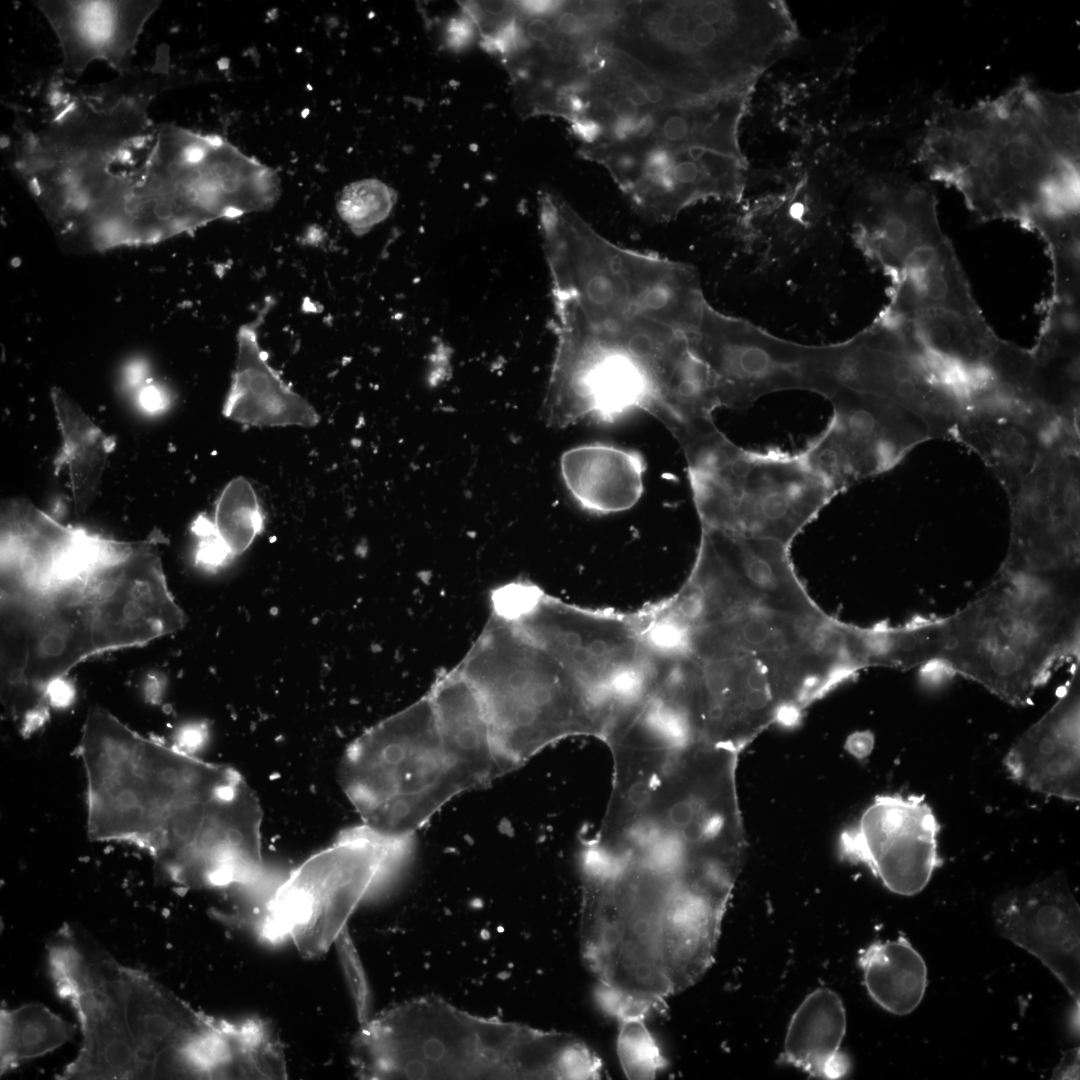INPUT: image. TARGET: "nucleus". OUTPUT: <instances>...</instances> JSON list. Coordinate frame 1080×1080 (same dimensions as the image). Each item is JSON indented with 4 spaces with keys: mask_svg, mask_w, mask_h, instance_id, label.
Returning a JSON list of instances; mask_svg holds the SVG:
<instances>
[{
    "mask_svg": "<svg viewBox=\"0 0 1080 1080\" xmlns=\"http://www.w3.org/2000/svg\"><path fill=\"white\" fill-rule=\"evenodd\" d=\"M928 180L898 178L872 187L856 221L858 240L883 269L897 277L921 250L943 234Z\"/></svg>",
    "mask_w": 1080,
    "mask_h": 1080,
    "instance_id": "25",
    "label": "nucleus"
},
{
    "mask_svg": "<svg viewBox=\"0 0 1080 1080\" xmlns=\"http://www.w3.org/2000/svg\"><path fill=\"white\" fill-rule=\"evenodd\" d=\"M795 37L775 0L614 1L607 33L664 84L697 98L747 95Z\"/></svg>",
    "mask_w": 1080,
    "mask_h": 1080,
    "instance_id": "6",
    "label": "nucleus"
},
{
    "mask_svg": "<svg viewBox=\"0 0 1080 1080\" xmlns=\"http://www.w3.org/2000/svg\"><path fill=\"white\" fill-rule=\"evenodd\" d=\"M475 25L471 18L462 12L461 15L451 19L447 24V44L453 49H462L468 45L474 34Z\"/></svg>",
    "mask_w": 1080,
    "mask_h": 1080,
    "instance_id": "40",
    "label": "nucleus"
},
{
    "mask_svg": "<svg viewBox=\"0 0 1080 1080\" xmlns=\"http://www.w3.org/2000/svg\"><path fill=\"white\" fill-rule=\"evenodd\" d=\"M493 614L520 627L585 689L603 725V738L652 686L655 650L642 610L580 607L517 581L493 593Z\"/></svg>",
    "mask_w": 1080,
    "mask_h": 1080,
    "instance_id": "10",
    "label": "nucleus"
},
{
    "mask_svg": "<svg viewBox=\"0 0 1080 1080\" xmlns=\"http://www.w3.org/2000/svg\"><path fill=\"white\" fill-rule=\"evenodd\" d=\"M75 1027L40 1003L0 1011L1 1075L64 1045Z\"/></svg>",
    "mask_w": 1080,
    "mask_h": 1080,
    "instance_id": "36",
    "label": "nucleus"
},
{
    "mask_svg": "<svg viewBox=\"0 0 1080 1080\" xmlns=\"http://www.w3.org/2000/svg\"><path fill=\"white\" fill-rule=\"evenodd\" d=\"M100 958L146 1078L243 1077L253 1045L248 1021L214 1020L144 971Z\"/></svg>",
    "mask_w": 1080,
    "mask_h": 1080,
    "instance_id": "14",
    "label": "nucleus"
},
{
    "mask_svg": "<svg viewBox=\"0 0 1080 1080\" xmlns=\"http://www.w3.org/2000/svg\"><path fill=\"white\" fill-rule=\"evenodd\" d=\"M557 346L543 417L563 428L586 417L613 422L634 410L654 415L657 398L640 363L569 298L553 294Z\"/></svg>",
    "mask_w": 1080,
    "mask_h": 1080,
    "instance_id": "16",
    "label": "nucleus"
},
{
    "mask_svg": "<svg viewBox=\"0 0 1080 1080\" xmlns=\"http://www.w3.org/2000/svg\"><path fill=\"white\" fill-rule=\"evenodd\" d=\"M745 855L740 814L701 773L658 757L618 765L579 853L580 951L595 992L647 1014L698 982Z\"/></svg>",
    "mask_w": 1080,
    "mask_h": 1080,
    "instance_id": "1",
    "label": "nucleus"
},
{
    "mask_svg": "<svg viewBox=\"0 0 1080 1080\" xmlns=\"http://www.w3.org/2000/svg\"><path fill=\"white\" fill-rule=\"evenodd\" d=\"M1003 764L1013 781L1033 792L1079 801V665L1055 704L1015 740Z\"/></svg>",
    "mask_w": 1080,
    "mask_h": 1080,
    "instance_id": "26",
    "label": "nucleus"
},
{
    "mask_svg": "<svg viewBox=\"0 0 1080 1080\" xmlns=\"http://www.w3.org/2000/svg\"><path fill=\"white\" fill-rule=\"evenodd\" d=\"M48 966L59 996L75 1010L82 1033L77 1056L56 1078H146L100 952L85 949L66 929L48 946Z\"/></svg>",
    "mask_w": 1080,
    "mask_h": 1080,
    "instance_id": "20",
    "label": "nucleus"
},
{
    "mask_svg": "<svg viewBox=\"0 0 1080 1080\" xmlns=\"http://www.w3.org/2000/svg\"><path fill=\"white\" fill-rule=\"evenodd\" d=\"M643 457L606 444H586L565 451L560 459L563 481L585 510L611 514L629 510L643 492Z\"/></svg>",
    "mask_w": 1080,
    "mask_h": 1080,
    "instance_id": "31",
    "label": "nucleus"
},
{
    "mask_svg": "<svg viewBox=\"0 0 1080 1080\" xmlns=\"http://www.w3.org/2000/svg\"><path fill=\"white\" fill-rule=\"evenodd\" d=\"M264 527L258 497L243 477L232 479L218 497L212 518L199 515L192 524L198 541L195 561L216 570L243 554Z\"/></svg>",
    "mask_w": 1080,
    "mask_h": 1080,
    "instance_id": "33",
    "label": "nucleus"
},
{
    "mask_svg": "<svg viewBox=\"0 0 1080 1080\" xmlns=\"http://www.w3.org/2000/svg\"><path fill=\"white\" fill-rule=\"evenodd\" d=\"M869 996L884 1010L907 1015L921 1003L927 986V967L904 936L874 941L858 956Z\"/></svg>",
    "mask_w": 1080,
    "mask_h": 1080,
    "instance_id": "35",
    "label": "nucleus"
},
{
    "mask_svg": "<svg viewBox=\"0 0 1080 1080\" xmlns=\"http://www.w3.org/2000/svg\"><path fill=\"white\" fill-rule=\"evenodd\" d=\"M78 752L91 840L144 850L181 886L260 877L262 810L238 771L143 736L99 707L87 714Z\"/></svg>",
    "mask_w": 1080,
    "mask_h": 1080,
    "instance_id": "2",
    "label": "nucleus"
},
{
    "mask_svg": "<svg viewBox=\"0 0 1080 1080\" xmlns=\"http://www.w3.org/2000/svg\"><path fill=\"white\" fill-rule=\"evenodd\" d=\"M939 831L924 796L879 795L842 831L838 852L843 861L869 869L889 891L911 896L943 863Z\"/></svg>",
    "mask_w": 1080,
    "mask_h": 1080,
    "instance_id": "21",
    "label": "nucleus"
},
{
    "mask_svg": "<svg viewBox=\"0 0 1080 1080\" xmlns=\"http://www.w3.org/2000/svg\"><path fill=\"white\" fill-rule=\"evenodd\" d=\"M828 400L829 423L801 452L836 495L889 471L932 439L920 417L886 399L839 388Z\"/></svg>",
    "mask_w": 1080,
    "mask_h": 1080,
    "instance_id": "19",
    "label": "nucleus"
},
{
    "mask_svg": "<svg viewBox=\"0 0 1080 1080\" xmlns=\"http://www.w3.org/2000/svg\"><path fill=\"white\" fill-rule=\"evenodd\" d=\"M539 220L553 294L591 323L646 319L685 335L699 327L708 302L693 267L613 243L552 190L539 195Z\"/></svg>",
    "mask_w": 1080,
    "mask_h": 1080,
    "instance_id": "8",
    "label": "nucleus"
},
{
    "mask_svg": "<svg viewBox=\"0 0 1080 1080\" xmlns=\"http://www.w3.org/2000/svg\"><path fill=\"white\" fill-rule=\"evenodd\" d=\"M1078 1050L1070 1051L1067 1057L1062 1060L1057 1067L1055 1076L1058 1078H1076L1078 1076ZM1078 1078V1077H1077Z\"/></svg>",
    "mask_w": 1080,
    "mask_h": 1080,
    "instance_id": "42",
    "label": "nucleus"
},
{
    "mask_svg": "<svg viewBox=\"0 0 1080 1080\" xmlns=\"http://www.w3.org/2000/svg\"><path fill=\"white\" fill-rule=\"evenodd\" d=\"M55 32L63 68L78 75L95 60L122 71L158 1H37Z\"/></svg>",
    "mask_w": 1080,
    "mask_h": 1080,
    "instance_id": "27",
    "label": "nucleus"
},
{
    "mask_svg": "<svg viewBox=\"0 0 1080 1080\" xmlns=\"http://www.w3.org/2000/svg\"><path fill=\"white\" fill-rule=\"evenodd\" d=\"M426 695L444 750L466 791L505 775L484 706L458 668L440 675Z\"/></svg>",
    "mask_w": 1080,
    "mask_h": 1080,
    "instance_id": "29",
    "label": "nucleus"
},
{
    "mask_svg": "<svg viewBox=\"0 0 1080 1080\" xmlns=\"http://www.w3.org/2000/svg\"><path fill=\"white\" fill-rule=\"evenodd\" d=\"M457 668L484 706L506 774L563 739L603 737L582 685L509 620L492 614Z\"/></svg>",
    "mask_w": 1080,
    "mask_h": 1080,
    "instance_id": "9",
    "label": "nucleus"
},
{
    "mask_svg": "<svg viewBox=\"0 0 1080 1080\" xmlns=\"http://www.w3.org/2000/svg\"><path fill=\"white\" fill-rule=\"evenodd\" d=\"M397 201V193L378 179H363L347 185L337 200L340 218L357 235H363L385 220Z\"/></svg>",
    "mask_w": 1080,
    "mask_h": 1080,
    "instance_id": "37",
    "label": "nucleus"
},
{
    "mask_svg": "<svg viewBox=\"0 0 1080 1080\" xmlns=\"http://www.w3.org/2000/svg\"><path fill=\"white\" fill-rule=\"evenodd\" d=\"M687 340L709 370L721 408L745 410L780 391L816 392V345L776 337L709 303Z\"/></svg>",
    "mask_w": 1080,
    "mask_h": 1080,
    "instance_id": "17",
    "label": "nucleus"
},
{
    "mask_svg": "<svg viewBox=\"0 0 1080 1080\" xmlns=\"http://www.w3.org/2000/svg\"><path fill=\"white\" fill-rule=\"evenodd\" d=\"M620 1023L617 1055L629 1079H653L666 1066V1060L648 1030L645 1019Z\"/></svg>",
    "mask_w": 1080,
    "mask_h": 1080,
    "instance_id": "38",
    "label": "nucleus"
},
{
    "mask_svg": "<svg viewBox=\"0 0 1080 1080\" xmlns=\"http://www.w3.org/2000/svg\"><path fill=\"white\" fill-rule=\"evenodd\" d=\"M353 1060L365 1079H598L578 1037L468 1014L436 997L362 1023Z\"/></svg>",
    "mask_w": 1080,
    "mask_h": 1080,
    "instance_id": "5",
    "label": "nucleus"
},
{
    "mask_svg": "<svg viewBox=\"0 0 1080 1080\" xmlns=\"http://www.w3.org/2000/svg\"><path fill=\"white\" fill-rule=\"evenodd\" d=\"M413 848L414 836H390L364 824L345 830L279 886L268 904L264 935L289 937L305 958L322 956L371 887Z\"/></svg>",
    "mask_w": 1080,
    "mask_h": 1080,
    "instance_id": "13",
    "label": "nucleus"
},
{
    "mask_svg": "<svg viewBox=\"0 0 1080 1080\" xmlns=\"http://www.w3.org/2000/svg\"><path fill=\"white\" fill-rule=\"evenodd\" d=\"M679 444L701 527L790 546L836 496L802 452L745 449L717 427Z\"/></svg>",
    "mask_w": 1080,
    "mask_h": 1080,
    "instance_id": "11",
    "label": "nucleus"
},
{
    "mask_svg": "<svg viewBox=\"0 0 1080 1080\" xmlns=\"http://www.w3.org/2000/svg\"><path fill=\"white\" fill-rule=\"evenodd\" d=\"M1065 420L1029 412L993 396L967 404L953 439L976 453L1011 493L1033 467Z\"/></svg>",
    "mask_w": 1080,
    "mask_h": 1080,
    "instance_id": "28",
    "label": "nucleus"
},
{
    "mask_svg": "<svg viewBox=\"0 0 1080 1080\" xmlns=\"http://www.w3.org/2000/svg\"><path fill=\"white\" fill-rule=\"evenodd\" d=\"M602 167L633 207L656 221H669L699 201L736 199L744 185L742 155L703 148L653 149Z\"/></svg>",
    "mask_w": 1080,
    "mask_h": 1080,
    "instance_id": "22",
    "label": "nucleus"
},
{
    "mask_svg": "<svg viewBox=\"0 0 1080 1080\" xmlns=\"http://www.w3.org/2000/svg\"><path fill=\"white\" fill-rule=\"evenodd\" d=\"M821 367L827 399L839 388L886 399L920 417L932 439H953L964 386L899 320L883 312L849 340L823 345Z\"/></svg>",
    "mask_w": 1080,
    "mask_h": 1080,
    "instance_id": "15",
    "label": "nucleus"
},
{
    "mask_svg": "<svg viewBox=\"0 0 1080 1080\" xmlns=\"http://www.w3.org/2000/svg\"><path fill=\"white\" fill-rule=\"evenodd\" d=\"M140 403L147 411L156 412L166 407L167 398L164 392L158 388L147 387L140 395Z\"/></svg>",
    "mask_w": 1080,
    "mask_h": 1080,
    "instance_id": "41",
    "label": "nucleus"
},
{
    "mask_svg": "<svg viewBox=\"0 0 1080 1080\" xmlns=\"http://www.w3.org/2000/svg\"><path fill=\"white\" fill-rule=\"evenodd\" d=\"M264 317L262 310L238 330L236 366L223 415L247 426L313 427L318 413L281 379L260 346L258 328Z\"/></svg>",
    "mask_w": 1080,
    "mask_h": 1080,
    "instance_id": "30",
    "label": "nucleus"
},
{
    "mask_svg": "<svg viewBox=\"0 0 1080 1080\" xmlns=\"http://www.w3.org/2000/svg\"><path fill=\"white\" fill-rule=\"evenodd\" d=\"M1079 442L1045 445L1007 494L1011 532L1001 566L1030 572L1079 571Z\"/></svg>",
    "mask_w": 1080,
    "mask_h": 1080,
    "instance_id": "18",
    "label": "nucleus"
},
{
    "mask_svg": "<svg viewBox=\"0 0 1080 1080\" xmlns=\"http://www.w3.org/2000/svg\"><path fill=\"white\" fill-rule=\"evenodd\" d=\"M817 358H818V345H817ZM817 368H818V366H817ZM818 374H819V372H818ZM819 389H820V378H819ZM818 393H819V390H818Z\"/></svg>",
    "mask_w": 1080,
    "mask_h": 1080,
    "instance_id": "43",
    "label": "nucleus"
},
{
    "mask_svg": "<svg viewBox=\"0 0 1080 1080\" xmlns=\"http://www.w3.org/2000/svg\"><path fill=\"white\" fill-rule=\"evenodd\" d=\"M339 780L362 824L390 836H414L466 791L427 695L357 737L341 757Z\"/></svg>",
    "mask_w": 1080,
    "mask_h": 1080,
    "instance_id": "12",
    "label": "nucleus"
},
{
    "mask_svg": "<svg viewBox=\"0 0 1080 1080\" xmlns=\"http://www.w3.org/2000/svg\"><path fill=\"white\" fill-rule=\"evenodd\" d=\"M690 660L691 707L699 742L740 753L769 726L785 723L775 679L761 659Z\"/></svg>",
    "mask_w": 1080,
    "mask_h": 1080,
    "instance_id": "23",
    "label": "nucleus"
},
{
    "mask_svg": "<svg viewBox=\"0 0 1080 1080\" xmlns=\"http://www.w3.org/2000/svg\"><path fill=\"white\" fill-rule=\"evenodd\" d=\"M52 402L63 438L56 469L67 467L75 510L82 513L96 495L115 443L62 389H52Z\"/></svg>",
    "mask_w": 1080,
    "mask_h": 1080,
    "instance_id": "34",
    "label": "nucleus"
},
{
    "mask_svg": "<svg viewBox=\"0 0 1080 1080\" xmlns=\"http://www.w3.org/2000/svg\"><path fill=\"white\" fill-rule=\"evenodd\" d=\"M335 945L362 1024L368 1020L369 991L362 964L347 927L339 934Z\"/></svg>",
    "mask_w": 1080,
    "mask_h": 1080,
    "instance_id": "39",
    "label": "nucleus"
},
{
    "mask_svg": "<svg viewBox=\"0 0 1080 1080\" xmlns=\"http://www.w3.org/2000/svg\"><path fill=\"white\" fill-rule=\"evenodd\" d=\"M1079 571L1000 567L962 609L949 615L938 659L950 673L1016 707L1066 663L1079 665Z\"/></svg>",
    "mask_w": 1080,
    "mask_h": 1080,
    "instance_id": "7",
    "label": "nucleus"
},
{
    "mask_svg": "<svg viewBox=\"0 0 1080 1080\" xmlns=\"http://www.w3.org/2000/svg\"><path fill=\"white\" fill-rule=\"evenodd\" d=\"M992 916L998 932L1039 959L1079 1003L1080 908L1065 875L1000 895Z\"/></svg>",
    "mask_w": 1080,
    "mask_h": 1080,
    "instance_id": "24",
    "label": "nucleus"
},
{
    "mask_svg": "<svg viewBox=\"0 0 1080 1080\" xmlns=\"http://www.w3.org/2000/svg\"><path fill=\"white\" fill-rule=\"evenodd\" d=\"M846 1010L840 996L820 987L809 993L793 1013L778 1063L819 1079H841L850 1071L842 1051Z\"/></svg>",
    "mask_w": 1080,
    "mask_h": 1080,
    "instance_id": "32",
    "label": "nucleus"
},
{
    "mask_svg": "<svg viewBox=\"0 0 1080 1080\" xmlns=\"http://www.w3.org/2000/svg\"><path fill=\"white\" fill-rule=\"evenodd\" d=\"M77 531L48 566L1 590L2 688L27 707H44L87 658L144 645L187 622L157 541Z\"/></svg>",
    "mask_w": 1080,
    "mask_h": 1080,
    "instance_id": "3",
    "label": "nucleus"
},
{
    "mask_svg": "<svg viewBox=\"0 0 1080 1080\" xmlns=\"http://www.w3.org/2000/svg\"><path fill=\"white\" fill-rule=\"evenodd\" d=\"M916 161L955 187L981 220L1008 219L1043 239L1079 232L1080 93L1021 79L970 107L940 102Z\"/></svg>",
    "mask_w": 1080,
    "mask_h": 1080,
    "instance_id": "4",
    "label": "nucleus"
}]
</instances>
